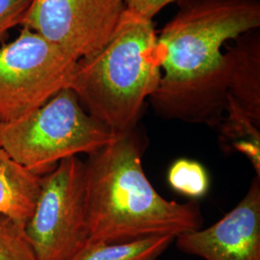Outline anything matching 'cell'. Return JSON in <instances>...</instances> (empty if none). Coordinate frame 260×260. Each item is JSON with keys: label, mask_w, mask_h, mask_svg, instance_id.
I'll list each match as a JSON object with an SVG mask.
<instances>
[{"label": "cell", "mask_w": 260, "mask_h": 260, "mask_svg": "<svg viewBox=\"0 0 260 260\" xmlns=\"http://www.w3.org/2000/svg\"><path fill=\"white\" fill-rule=\"evenodd\" d=\"M42 177L22 167L0 147V214L25 226L35 208Z\"/></svg>", "instance_id": "10"}, {"label": "cell", "mask_w": 260, "mask_h": 260, "mask_svg": "<svg viewBox=\"0 0 260 260\" xmlns=\"http://www.w3.org/2000/svg\"><path fill=\"white\" fill-rule=\"evenodd\" d=\"M259 26L258 0H177L175 17L157 36L164 75L149 100L158 116L218 127L230 71L222 47Z\"/></svg>", "instance_id": "1"}, {"label": "cell", "mask_w": 260, "mask_h": 260, "mask_svg": "<svg viewBox=\"0 0 260 260\" xmlns=\"http://www.w3.org/2000/svg\"><path fill=\"white\" fill-rule=\"evenodd\" d=\"M174 1L176 0H124L128 12L151 20L161 10Z\"/></svg>", "instance_id": "16"}, {"label": "cell", "mask_w": 260, "mask_h": 260, "mask_svg": "<svg viewBox=\"0 0 260 260\" xmlns=\"http://www.w3.org/2000/svg\"><path fill=\"white\" fill-rule=\"evenodd\" d=\"M175 239L164 235L123 243H89L74 260H156Z\"/></svg>", "instance_id": "11"}, {"label": "cell", "mask_w": 260, "mask_h": 260, "mask_svg": "<svg viewBox=\"0 0 260 260\" xmlns=\"http://www.w3.org/2000/svg\"><path fill=\"white\" fill-rule=\"evenodd\" d=\"M221 121V141L225 148H232L246 155L260 177V131L257 124L228 100V106Z\"/></svg>", "instance_id": "12"}, {"label": "cell", "mask_w": 260, "mask_h": 260, "mask_svg": "<svg viewBox=\"0 0 260 260\" xmlns=\"http://www.w3.org/2000/svg\"><path fill=\"white\" fill-rule=\"evenodd\" d=\"M24 232L36 260H74L87 246L84 161L78 156L62 160L42 177Z\"/></svg>", "instance_id": "5"}, {"label": "cell", "mask_w": 260, "mask_h": 260, "mask_svg": "<svg viewBox=\"0 0 260 260\" xmlns=\"http://www.w3.org/2000/svg\"><path fill=\"white\" fill-rule=\"evenodd\" d=\"M0 260H36L24 226L0 214Z\"/></svg>", "instance_id": "14"}, {"label": "cell", "mask_w": 260, "mask_h": 260, "mask_svg": "<svg viewBox=\"0 0 260 260\" xmlns=\"http://www.w3.org/2000/svg\"><path fill=\"white\" fill-rule=\"evenodd\" d=\"M126 11L124 0H32L20 26L79 61L108 44Z\"/></svg>", "instance_id": "7"}, {"label": "cell", "mask_w": 260, "mask_h": 260, "mask_svg": "<svg viewBox=\"0 0 260 260\" xmlns=\"http://www.w3.org/2000/svg\"><path fill=\"white\" fill-rule=\"evenodd\" d=\"M117 135L85 111L70 88L19 120L0 123V147L40 177L64 159L100 150Z\"/></svg>", "instance_id": "4"}, {"label": "cell", "mask_w": 260, "mask_h": 260, "mask_svg": "<svg viewBox=\"0 0 260 260\" xmlns=\"http://www.w3.org/2000/svg\"><path fill=\"white\" fill-rule=\"evenodd\" d=\"M175 240L179 251L205 260H260V177L220 221Z\"/></svg>", "instance_id": "8"}, {"label": "cell", "mask_w": 260, "mask_h": 260, "mask_svg": "<svg viewBox=\"0 0 260 260\" xmlns=\"http://www.w3.org/2000/svg\"><path fill=\"white\" fill-rule=\"evenodd\" d=\"M168 182L176 192L191 199L205 197L210 187L209 175L201 163L181 158L169 169Z\"/></svg>", "instance_id": "13"}, {"label": "cell", "mask_w": 260, "mask_h": 260, "mask_svg": "<svg viewBox=\"0 0 260 260\" xmlns=\"http://www.w3.org/2000/svg\"><path fill=\"white\" fill-rule=\"evenodd\" d=\"M151 19L126 11L108 44L77 62L70 89L91 117L114 134L137 126L146 100L161 79Z\"/></svg>", "instance_id": "3"}, {"label": "cell", "mask_w": 260, "mask_h": 260, "mask_svg": "<svg viewBox=\"0 0 260 260\" xmlns=\"http://www.w3.org/2000/svg\"><path fill=\"white\" fill-rule=\"evenodd\" d=\"M32 0H0V42L10 30L20 26Z\"/></svg>", "instance_id": "15"}, {"label": "cell", "mask_w": 260, "mask_h": 260, "mask_svg": "<svg viewBox=\"0 0 260 260\" xmlns=\"http://www.w3.org/2000/svg\"><path fill=\"white\" fill-rule=\"evenodd\" d=\"M145 139L136 127L118 134L84 162L89 243H123L202 229L195 202L178 204L158 194L146 177Z\"/></svg>", "instance_id": "2"}, {"label": "cell", "mask_w": 260, "mask_h": 260, "mask_svg": "<svg viewBox=\"0 0 260 260\" xmlns=\"http://www.w3.org/2000/svg\"><path fill=\"white\" fill-rule=\"evenodd\" d=\"M77 62L21 27L14 41L0 46V123L19 120L70 88Z\"/></svg>", "instance_id": "6"}, {"label": "cell", "mask_w": 260, "mask_h": 260, "mask_svg": "<svg viewBox=\"0 0 260 260\" xmlns=\"http://www.w3.org/2000/svg\"><path fill=\"white\" fill-rule=\"evenodd\" d=\"M228 100L260 126V35L252 30L235 39L226 51Z\"/></svg>", "instance_id": "9"}]
</instances>
